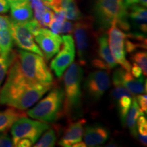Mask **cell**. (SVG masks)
Returning a JSON list of instances; mask_svg holds the SVG:
<instances>
[{
	"label": "cell",
	"instance_id": "obj_36",
	"mask_svg": "<svg viewBox=\"0 0 147 147\" xmlns=\"http://www.w3.org/2000/svg\"><path fill=\"white\" fill-rule=\"evenodd\" d=\"M136 137H137V138L138 139L140 142L142 143V144L143 145H144V146H146L147 136H142V135H140V134H137Z\"/></svg>",
	"mask_w": 147,
	"mask_h": 147
},
{
	"label": "cell",
	"instance_id": "obj_17",
	"mask_svg": "<svg viewBox=\"0 0 147 147\" xmlns=\"http://www.w3.org/2000/svg\"><path fill=\"white\" fill-rule=\"evenodd\" d=\"M24 110L10 107L0 112V133L5 132L19 119L27 117Z\"/></svg>",
	"mask_w": 147,
	"mask_h": 147
},
{
	"label": "cell",
	"instance_id": "obj_31",
	"mask_svg": "<svg viewBox=\"0 0 147 147\" xmlns=\"http://www.w3.org/2000/svg\"><path fill=\"white\" fill-rule=\"evenodd\" d=\"M11 18L8 16L0 15V29L10 28Z\"/></svg>",
	"mask_w": 147,
	"mask_h": 147
},
{
	"label": "cell",
	"instance_id": "obj_15",
	"mask_svg": "<svg viewBox=\"0 0 147 147\" xmlns=\"http://www.w3.org/2000/svg\"><path fill=\"white\" fill-rule=\"evenodd\" d=\"M84 140L87 146H97L104 144L109 137V131L104 127L95 125L84 129Z\"/></svg>",
	"mask_w": 147,
	"mask_h": 147
},
{
	"label": "cell",
	"instance_id": "obj_29",
	"mask_svg": "<svg viewBox=\"0 0 147 147\" xmlns=\"http://www.w3.org/2000/svg\"><path fill=\"white\" fill-rule=\"evenodd\" d=\"M74 29V24L71 22L69 21H66L63 22V25H62L61 28L60 30V34H69L73 32Z\"/></svg>",
	"mask_w": 147,
	"mask_h": 147
},
{
	"label": "cell",
	"instance_id": "obj_26",
	"mask_svg": "<svg viewBox=\"0 0 147 147\" xmlns=\"http://www.w3.org/2000/svg\"><path fill=\"white\" fill-rule=\"evenodd\" d=\"M136 128L137 134L142 136H147V121L144 114L141 115L138 119Z\"/></svg>",
	"mask_w": 147,
	"mask_h": 147
},
{
	"label": "cell",
	"instance_id": "obj_16",
	"mask_svg": "<svg viewBox=\"0 0 147 147\" xmlns=\"http://www.w3.org/2000/svg\"><path fill=\"white\" fill-rule=\"evenodd\" d=\"M122 84L129 90L132 95L142 94L144 90V78L142 76L135 78L130 71H126L122 67L115 70Z\"/></svg>",
	"mask_w": 147,
	"mask_h": 147
},
{
	"label": "cell",
	"instance_id": "obj_39",
	"mask_svg": "<svg viewBox=\"0 0 147 147\" xmlns=\"http://www.w3.org/2000/svg\"><path fill=\"white\" fill-rule=\"evenodd\" d=\"M139 2L140 3V4L142 5V6L146 8L147 5V0H139Z\"/></svg>",
	"mask_w": 147,
	"mask_h": 147
},
{
	"label": "cell",
	"instance_id": "obj_11",
	"mask_svg": "<svg viewBox=\"0 0 147 147\" xmlns=\"http://www.w3.org/2000/svg\"><path fill=\"white\" fill-rule=\"evenodd\" d=\"M110 86V78L108 72L103 70L92 71L88 75L84 83V89L90 99L100 100Z\"/></svg>",
	"mask_w": 147,
	"mask_h": 147
},
{
	"label": "cell",
	"instance_id": "obj_37",
	"mask_svg": "<svg viewBox=\"0 0 147 147\" xmlns=\"http://www.w3.org/2000/svg\"><path fill=\"white\" fill-rule=\"evenodd\" d=\"M6 1L9 3V4H10V5H11L16 4V3H19L24 2V1H29V0H6Z\"/></svg>",
	"mask_w": 147,
	"mask_h": 147
},
{
	"label": "cell",
	"instance_id": "obj_19",
	"mask_svg": "<svg viewBox=\"0 0 147 147\" xmlns=\"http://www.w3.org/2000/svg\"><path fill=\"white\" fill-rule=\"evenodd\" d=\"M143 114L144 113L139 107L137 101L136 100V97H134L133 100H132L131 107H130L127 115L126 116L125 125H127L131 134L135 137H136L137 135L136 124L138 119L140 116L143 115Z\"/></svg>",
	"mask_w": 147,
	"mask_h": 147
},
{
	"label": "cell",
	"instance_id": "obj_13",
	"mask_svg": "<svg viewBox=\"0 0 147 147\" xmlns=\"http://www.w3.org/2000/svg\"><path fill=\"white\" fill-rule=\"evenodd\" d=\"M98 57L92 61V64L96 68L109 71L117 67V63L110 51L108 36L106 34L100 35L98 38Z\"/></svg>",
	"mask_w": 147,
	"mask_h": 147
},
{
	"label": "cell",
	"instance_id": "obj_9",
	"mask_svg": "<svg viewBox=\"0 0 147 147\" xmlns=\"http://www.w3.org/2000/svg\"><path fill=\"white\" fill-rule=\"evenodd\" d=\"M62 40L63 47L51 63V69L58 78L61 77L75 58V46L72 37L69 34L64 35Z\"/></svg>",
	"mask_w": 147,
	"mask_h": 147
},
{
	"label": "cell",
	"instance_id": "obj_5",
	"mask_svg": "<svg viewBox=\"0 0 147 147\" xmlns=\"http://www.w3.org/2000/svg\"><path fill=\"white\" fill-rule=\"evenodd\" d=\"M63 100V90L61 88H55L36 106L29 110L27 115L42 122H54L61 114Z\"/></svg>",
	"mask_w": 147,
	"mask_h": 147
},
{
	"label": "cell",
	"instance_id": "obj_40",
	"mask_svg": "<svg viewBox=\"0 0 147 147\" xmlns=\"http://www.w3.org/2000/svg\"><path fill=\"white\" fill-rule=\"evenodd\" d=\"M44 1H45V3H49V2H51V1H52V0H43Z\"/></svg>",
	"mask_w": 147,
	"mask_h": 147
},
{
	"label": "cell",
	"instance_id": "obj_25",
	"mask_svg": "<svg viewBox=\"0 0 147 147\" xmlns=\"http://www.w3.org/2000/svg\"><path fill=\"white\" fill-rule=\"evenodd\" d=\"M131 59L140 67L145 76L147 74V53L144 51H136L131 55Z\"/></svg>",
	"mask_w": 147,
	"mask_h": 147
},
{
	"label": "cell",
	"instance_id": "obj_34",
	"mask_svg": "<svg viewBox=\"0 0 147 147\" xmlns=\"http://www.w3.org/2000/svg\"><path fill=\"white\" fill-rule=\"evenodd\" d=\"M10 8V4L6 0H0V14L7 13Z\"/></svg>",
	"mask_w": 147,
	"mask_h": 147
},
{
	"label": "cell",
	"instance_id": "obj_22",
	"mask_svg": "<svg viewBox=\"0 0 147 147\" xmlns=\"http://www.w3.org/2000/svg\"><path fill=\"white\" fill-rule=\"evenodd\" d=\"M12 57H13L12 51H11L8 54H0V87L8 73Z\"/></svg>",
	"mask_w": 147,
	"mask_h": 147
},
{
	"label": "cell",
	"instance_id": "obj_3",
	"mask_svg": "<svg viewBox=\"0 0 147 147\" xmlns=\"http://www.w3.org/2000/svg\"><path fill=\"white\" fill-rule=\"evenodd\" d=\"M94 14L97 23L102 29H109L115 22L119 28L129 31L127 8L122 0H95Z\"/></svg>",
	"mask_w": 147,
	"mask_h": 147
},
{
	"label": "cell",
	"instance_id": "obj_18",
	"mask_svg": "<svg viewBox=\"0 0 147 147\" xmlns=\"http://www.w3.org/2000/svg\"><path fill=\"white\" fill-rule=\"evenodd\" d=\"M11 20L17 23H25L33 18V9L29 1L11 5Z\"/></svg>",
	"mask_w": 147,
	"mask_h": 147
},
{
	"label": "cell",
	"instance_id": "obj_10",
	"mask_svg": "<svg viewBox=\"0 0 147 147\" xmlns=\"http://www.w3.org/2000/svg\"><path fill=\"white\" fill-rule=\"evenodd\" d=\"M10 30L14 43L18 47L24 51L36 53L44 57L42 51L34 42V36L31 32L27 22L17 23L12 21Z\"/></svg>",
	"mask_w": 147,
	"mask_h": 147
},
{
	"label": "cell",
	"instance_id": "obj_28",
	"mask_svg": "<svg viewBox=\"0 0 147 147\" xmlns=\"http://www.w3.org/2000/svg\"><path fill=\"white\" fill-rule=\"evenodd\" d=\"M138 104L139 107L143 113H146L147 112V98L146 95H138L137 97H136Z\"/></svg>",
	"mask_w": 147,
	"mask_h": 147
},
{
	"label": "cell",
	"instance_id": "obj_1",
	"mask_svg": "<svg viewBox=\"0 0 147 147\" xmlns=\"http://www.w3.org/2000/svg\"><path fill=\"white\" fill-rule=\"evenodd\" d=\"M12 53L7 81L29 84L53 82V74L43 57L24 50L12 51Z\"/></svg>",
	"mask_w": 147,
	"mask_h": 147
},
{
	"label": "cell",
	"instance_id": "obj_32",
	"mask_svg": "<svg viewBox=\"0 0 147 147\" xmlns=\"http://www.w3.org/2000/svg\"><path fill=\"white\" fill-rule=\"evenodd\" d=\"M33 144H34V143L32 142L31 140H29L28 138H22V139H20L18 141L15 146L29 147V146H32Z\"/></svg>",
	"mask_w": 147,
	"mask_h": 147
},
{
	"label": "cell",
	"instance_id": "obj_30",
	"mask_svg": "<svg viewBox=\"0 0 147 147\" xmlns=\"http://www.w3.org/2000/svg\"><path fill=\"white\" fill-rule=\"evenodd\" d=\"M14 146L12 140L7 134H0V147Z\"/></svg>",
	"mask_w": 147,
	"mask_h": 147
},
{
	"label": "cell",
	"instance_id": "obj_35",
	"mask_svg": "<svg viewBox=\"0 0 147 147\" xmlns=\"http://www.w3.org/2000/svg\"><path fill=\"white\" fill-rule=\"evenodd\" d=\"M122 1L126 8L139 3V0H122Z\"/></svg>",
	"mask_w": 147,
	"mask_h": 147
},
{
	"label": "cell",
	"instance_id": "obj_2",
	"mask_svg": "<svg viewBox=\"0 0 147 147\" xmlns=\"http://www.w3.org/2000/svg\"><path fill=\"white\" fill-rule=\"evenodd\" d=\"M53 86V82L29 84L5 80L0 90V104L25 110L32 107Z\"/></svg>",
	"mask_w": 147,
	"mask_h": 147
},
{
	"label": "cell",
	"instance_id": "obj_27",
	"mask_svg": "<svg viewBox=\"0 0 147 147\" xmlns=\"http://www.w3.org/2000/svg\"><path fill=\"white\" fill-rule=\"evenodd\" d=\"M54 17V12H53L51 8H49L44 13L43 16L41 18V21L40 22V25L43 28H47L49 27V25L52 21L53 18Z\"/></svg>",
	"mask_w": 147,
	"mask_h": 147
},
{
	"label": "cell",
	"instance_id": "obj_6",
	"mask_svg": "<svg viewBox=\"0 0 147 147\" xmlns=\"http://www.w3.org/2000/svg\"><path fill=\"white\" fill-rule=\"evenodd\" d=\"M73 32L74 33L79 63L84 65L87 55L89 54L91 41L95 36L93 29V19L91 16L81 18L74 24Z\"/></svg>",
	"mask_w": 147,
	"mask_h": 147
},
{
	"label": "cell",
	"instance_id": "obj_7",
	"mask_svg": "<svg viewBox=\"0 0 147 147\" xmlns=\"http://www.w3.org/2000/svg\"><path fill=\"white\" fill-rule=\"evenodd\" d=\"M49 127V125L45 122L32 120L27 119V117L19 119L11 127L14 146L22 138H28L34 144Z\"/></svg>",
	"mask_w": 147,
	"mask_h": 147
},
{
	"label": "cell",
	"instance_id": "obj_8",
	"mask_svg": "<svg viewBox=\"0 0 147 147\" xmlns=\"http://www.w3.org/2000/svg\"><path fill=\"white\" fill-rule=\"evenodd\" d=\"M127 34L124 33L116 25L115 22L112 23L108 30V45L112 55L116 63L119 64L126 71L131 70V64L126 59V51L125 48V40Z\"/></svg>",
	"mask_w": 147,
	"mask_h": 147
},
{
	"label": "cell",
	"instance_id": "obj_38",
	"mask_svg": "<svg viewBox=\"0 0 147 147\" xmlns=\"http://www.w3.org/2000/svg\"><path fill=\"white\" fill-rule=\"evenodd\" d=\"M72 146H74V147H85V146H87V145H86L84 142H82V140H81V141H80V142H78L75 143V144H74L72 145Z\"/></svg>",
	"mask_w": 147,
	"mask_h": 147
},
{
	"label": "cell",
	"instance_id": "obj_33",
	"mask_svg": "<svg viewBox=\"0 0 147 147\" xmlns=\"http://www.w3.org/2000/svg\"><path fill=\"white\" fill-rule=\"evenodd\" d=\"M130 71H131V74L135 78H140V77L142 76V69L136 63H133V66L131 67V70Z\"/></svg>",
	"mask_w": 147,
	"mask_h": 147
},
{
	"label": "cell",
	"instance_id": "obj_14",
	"mask_svg": "<svg viewBox=\"0 0 147 147\" xmlns=\"http://www.w3.org/2000/svg\"><path fill=\"white\" fill-rule=\"evenodd\" d=\"M85 123V119H82L69 124L59 142V145L63 147H70L75 143L81 141Z\"/></svg>",
	"mask_w": 147,
	"mask_h": 147
},
{
	"label": "cell",
	"instance_id": "obj_20",
	"mask_svg": "<svg viewBox=\"0 0 147 147\" xmlns=\"http://www.w3.org/2000/svg\"><path fill=\"white\" fill-rule=\"evenodd\" d=\"M130 8L128 16L131 18L143 32H146V8L144 6H140L136 4L129 7Z\"/></svg>",
	"mask_w": 147,
	"mask_h": 147
},
{
	"label": "cell",
	"instance_id": "obj_4",
	"mask_svg": "<svg viewBox=\"0 0 147 147\" xmlns=\"http://www.w3.org/2000/svg\"><path fill=\"white\" fill-rule=\"evenodd\" d=\"M83 69L78 63H72L65 71L63 77L64 100L62 114L69 116L80 107L81 103V82Z\"/></svg>",
	"mask_w": 147,
	"mask_h": 147
},
{
	"label": "cell",
	"instance_id": "obj_12",
	"mask_svg": "<svg viewBox=\"0 0 147 147\" xmlns=\"http://www.w3.org/2000/svg\"><path fill=\"white\" fill-rule=\"evenodd\" d=\"M34 39L47 60L51 59L61 47L62 38L47 28H41L34 36Z\"/></svg>",
	"mask_w": 147,
	"mask_h": 147
},
{
	"label": "cell",
	"instance_id": "obj_21",
	"mask_svg": "<svg viewBox=\"0 0 147 147\" xmlns=\"http://www.w3.org/2000/svg\"><path fill=\"white\" fill-rule=\"evenodd\" d=\"M13 37L10 28L0 29V54H8L12 51Z\"/></svg>",
	"mask_w": 147,
	"mask_h": 147
},
{
	"label": "cell",
	"instance_id": "obj_23",
	"mask_svg": "<svg viewBox=\"0 0 147 147\" xmlns=\"http://www.w3.org/2000/svg\"><path fill=\"white\" fill-rule=\"evenodd\" d=\"M132 100H133L132 97L125 95V96L121 97L120 99H119L117 101L121 122L123 125H125V122L126 116L127 115V113L130 107H131Z\"/></svg>",
	"mask_w": 147,
	"mask_h": 147
},
{
	"label": "cell",
	"instance_id": "obj_24",
	"mask_svg": "<svg viewBox=\"0 0 147 147\" xmlns=\"http://www.w3.org/2000/svg\"><path fill=\"white\" fill-rule=\"evenodd\" d=\"M57 141L56 134L52 129H48L41 138L34 145L35 147H52Z\"/></svg>",
	"mask_w": 147,
	"mask_h": 147
}]
</instances>
